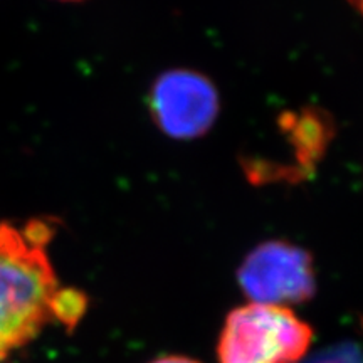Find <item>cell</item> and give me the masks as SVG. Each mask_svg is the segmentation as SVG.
I'll list each match as a JSON object with an SVG mask.
<instances>
[{
    "label": "cell",
    "instance_id": "obj_1",
    "mask_svg": "<svg viewBox=\"0 0 363 363\" xmlns=\"http://www.w3.org/2000/svg\"><path fill=\"white\" fill-rule=\"evenodd\" d=\"M52 225L0 224V363L57 323L62 288L49 261Z\"/></svg>",
    "mask_w": 363,
    "mask_h": 363
},
{
    "label": "cell",
    "instance_id": "obj_2",
    "mask_svg": "<svg viewBox=\"0 0 363 363\" xmlns=\"http://www.w3.org/2000/svg\"><path fill=\"white\" fill-rule=\"evenodd\" d=\"M311 342V326L289 308L249 303L227 315L217 357L220 363H301Z\"/></svg>",
    "mask_w": 363,
    "mask_h": 363
},
{
    "label": "cell",
    "instance_id": "obj_3",
    "mask_svg": "<svg viewBox=\"0 0 363 363\" xmlns=\"http://www.w3.org/2000/svg\"><path fill=\"white\" fill-rule=\"evenodd\" d=\"M238 281L251 303L286 306L315 296L311 254L286 240H267L247 254Z\"/></svg>",
    "mask_w": 363,
    "mask_h": 363
},
{
    "label": "cell",
    "instance_id": "obj_4",
    "mask_svg": "<svg viewBox=\"0 0 363 363\" xmlns=\"http://www.w3.org/2000/svg\"><path fill=\"white\" fill-rule=\"evenodd\" d=\"M153 121L177 140L206 135L219 113V94L212 81L192 69L163 72L148 96Z\"/></svg>",
    "mask_w": 363,
    "mask_h": 363
},
{
    "label": "cell",
    "instance_id": "obj_5",
    "mask_svg": "<svg viewBox=\"0 0 363 363\" xmlns=\"http://www.w3.org/2000/svg\"><path fill=\"white\" fill-rule=\"evenodd\" d=\"M301 363H363V348L355 342H342L315 353Z\"/></svg>",
    "mask_w": 363,
    "mask_h": 363
},
{
    "label": "cell",
    "instance_id": "obj_6",
    "mask_svg": "<svg viewBox=\"0 0 363 363\" xmlns=\"http://www.w3.org/2000/svg\"><path fill=\"white\" fill-rule=\"evenodd\" d=\"M152 363H199L197 360L189 357H180V355H167V357H160L157 360H153Z\"/></svg>",
    "mask_w": 363,
    "mask_h": 363
},
{
    "label": "cell",
    "instance_id": "obj_7",
    "mask_svg": "<svg viewBox=\"0 0 363 363\" xmlns=\"http://www.w3.org/2000/svg\"><path fill=\"white\" fill-rule=\"evenodd\" d=\"M348 2H350L353 7H357L358 11L363 13V0H348Z\"/></svg>",
    "mask_w": 363,
    "mask_h": 363
},
{
    "label": "cell",
    "instance_id": "obj_8",
    "mask_svg": "<svg viewBox=\"0 0 363 363\" xmlns=\"http://www.w3.org/2000/svg\"><path fill=\"white\" fill-rule=\"evenodd\" d=\"M61 2H83V0H61Z\"/></svg>",
    "mask_w": 363,
    "mask_h": 363
}]
</instances>
